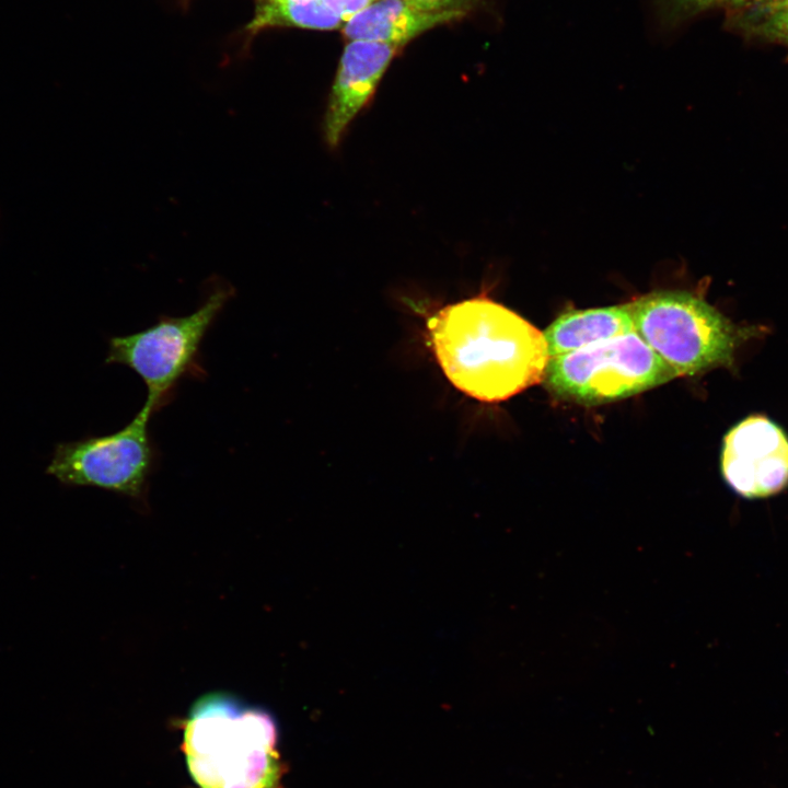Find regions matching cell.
I'll return each instance as SVG.
<instances>
[{"instance_id":"cell-1","label":"cell","mask_w":788,"mask_h":788,"mask_svg":"<svg viewBox=\"0 0 788 788\" xmlns=\"http://www.w3.org/2000/svg\"><path fill=\"white\" fill-rule=\"evenodd\" d=\"M427 331L445 378L479 402L506 401L544 380L549 355L543 333L487 297L445 305Z\"/></svg>"},{"instance_id":"cell-2","label":"cell","mask_w":788,"mask_h":788,"mask_svg":"<svg viewBox=\"0 0 788 788\" xmlns=\"http://www.w3.org/2000/svg\"><path fill=\"white\" fill-rule=\"evenodd\" d=\"M274 718L228 693L197 699L183 721V751L199 788H276L280 762Z\"/></svg>"},{"instance_id":"cell-3","label":"cell","mask_w":788,"mask_h":788,"mask_svg":"<svg viewBox=\"0 0 788 788\" xmlns=\"http://www.w3.org/2000/svg\"><path fill=\"white\" fill-rule=\"evenodd\" d=\"M635 332L677 376L734 367L737 349L763 333L731 322L704 298L684 290H658L627 303Z\"/></svg>"},{"instance_id":"cell-4","label":"cell","mask_w":788,"mask_h":788,"mask_svg":"<svg viewBox=\"0 0 788 788\" xmlns=\"http://www.w3.org/2000/svg\"><path fill=\"white\" fill-rule=\"evenodd\" d=\"M234 296L230 283L216 280L194 312L183 316L161 315L142 331L111 337L105 363L125 366L138 374L147 387L143 407L157 414L174 398L183 379L206 375L201 344Z\"/></svg>"},{"instance_id":"cell-5","label":"cell","mask_w":788,"mask_h":788,"mask_svg":"<svg viewBox=\"0 0 788 788\" xmlns=\"http://www.w3.org/2000/svg\"><path fill=\"white\" fill-rule=\"evenodd\" d=\"M677 374L636 333L549 357L544 384L557 398L592 406L660 386Z\"/></svg>"},{"instance_id":"cell-6","label":"cell","mask_w":788,"mask_h":788,"mask_svg":"<svg viewBox=\"0 0 788 788\" xmlns=\"http://www.w3.org/2000/svg\"><path fill=\"white\" fill-rule=\"evenodd\" d=\"M152 416L142 406L116 432L57 443L46 473L66 486H93L144 501L160 459L149 429Z\"/></svg>"},{"instance_id":"cell-7","label":"cell","mask_w":788,"mask_h":788,"mask_svg":"<svg viewBox=\"0 0 788 788\" xmlns=\"http://www.w3.org/2000/svg\"><path fill=\"white\" fill-rule=\"evenodd\" d=\"M721 473L741 497L774 496L788 486V437L763 415H751L723 438Z\"/></svg>"},{"instance_id":"cell-8","label":"cell","mask_w":788,"mask_h":788,"mask_svg":"<svg viewBox=\"0 0 788 788\" xmlns=\"http://www.w3.org/2000/svg\"><path fill=\"white\" fill-rule=\"evenodd\" d=\"M399 46L350 40L344 49L323 120L326 143L336 148L367 106Z\"/></svg>"},{"instance_id":"cell-9","label":"cell","mask_w":788,"mask_h":788,"mask_svg":"<svg viewBox=\"0 0 788 788\" xmlns=\"http://www.w3.org/2000/svg\"><path fill=\"white\" fill-rule=\"evenodd\" d=\"M462 11H427L405 0H378L344 24L350 40L403 46L437 25L461 19Z\"/></svg>"},{"instance_id":"cell-10","label":"cell","mask_w":788,"mask_h":788,"mask_svg":"<svg viewBox=\"0 0 788 788\" xmlns=\"http://www.w3.org/2000/svg\"><path fill=\"white\" fill-rule=\"evenodd\" d=\"M635 332L626 304L568 310L543 332L549 357L578 350L588 345Z\"/></svg>"},{"instance_id":"cell-11","label":"cell","mask_w":788,"mask_h":788,"mask_svg":"<svg viewBox=\"0 0 788 788\" xmlns=\"http://www.w3.org/2000/svg\"><path fill=\"white\" fill-rule=\"evenodd\" d=\"M275 26L324 31L339 28L344 22L322 0H255L254 16L246 31L255 34Z\"/></svg>"},{"instance_id":"cell-12","label":"cell","mask_w":788,"mask_h":788,"mask_svg":"<svg viewBox=\"0 0 788 788\" xmlns=\"http://www.w3.org/2000/svg\"><path fill=\"white\" fill-rule=\"evenodd\" d=\"M727 26L750 39L788 46V0L728 11Z\"/></svg>"},{"instance_id":"cell-13","label":"cell","mask_w":788,"mask_h":788,"mask_svg":"<svg viewBox=\"0 0 788 788\" xmlns=\"http://www.w3.org/2000/svg\"><path fill=\"white\" fill-rule=\"evenodd\" d=\"M770 0H661L662 10L669 20L684 21L712 9L738 10Z\"/></svg>"},{"instance_id":"cell-14","label":"cell","mask_w":788,"mask_h":788,"mask_svg":"<svg viewBox=\"0 0 788 788\" xmlns=\"http://www.w3.org/2000/svg\"><path fill=\"white\" fill-rule=\"evenodd\" d=\"M378 0H322L323 4L335 13L344 24Z\"/></svg>"},{"instance_id":"cell-15","label":"cell","mask_w":788,"mask_h":788,"mask_svg":"<svg viewBox=\"0 0 788 788\" xmlns=\"http://www.w3.org/2000/svg\"><path fill=\"white\" fill-rule=\"evenodd\" d=\"M408 3L427 11H462L473 8L477 0H405Z\"/></svg>"}]
</instances>
